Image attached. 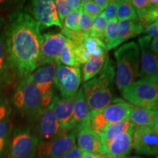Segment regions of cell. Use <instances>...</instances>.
Returning a JSON list of instances; mask_svg holds the SVG:
<instances>
[{"mask_svg": "<svg viewBox=\"0 0 158 158\" xmlns=\"http://www.w3.org/2000/svg\"><path fill=\"white\" fill-rule=\"evenodd\" d=\"M42 27L23 9L10 13L3 32L13 77L24 79L40 64Z\"/></svg>", "mask_w": 158, "mask_h": 158, "instance_id": "cell-1", "label": "cell"}, {"mask_svg": "<svg viewBox=\"0 0 158 158\" xmlns=\"http://www.w3.org/2000/svg\"><path fill=\"white\" fill-rule=\"evenodd\" d=\"M115 75L114 64L107 57L100 73L82 86L85 98L92 111H100L114 101Z\"/></svg>", "mask_w": 158, "mask_h": 158, "instance_id": "cell-2", "label": "cell"}, {"mask_svg": "<svg viewBox=\"0 0 158 158\" xmlns=\"http://www.w3.org/2000/svg\"><path fill=\"white\" fill-rule=\"evenodd\" d=\"M9 100L12 109L29 121H36L45 108L42 94L27 78L20 81Z\"/></svg>", "mask_w": 158, "mask_h": 158, "instance_id": "cell-3", "label": "cell"}, {"mask_svg": "<svg viewBox=\"0 0 158 158\" xmlns=\"http://www.w3.org/2000/svg\"><path fill=\"white\" fill-rule=\"evenodd\" d=\"M116 84L120 92L136 81L140 70V49L135 42L124 43L114 51Z\"/></svg>", "mask_w": 158, "mask_h": 158, "instance_id": "cell-4", "label": "cell"}, {"mask_svg": "<svg viewBox=\"0 0 158 158\" xmlns=\"http://www.w3.org/2000/svg\"><path fill=\"white\" fill-rule=\"evenodd\" d=\"M130 105L147 109L158 110V83L139 79L121 92Z\"/></svg>", "mask_w": 158, "mask_h": 158, "instance_id": "cell-5", "label": "cell"}, {"mask_svg": "<svg viewBox=\"0 0 158 158\" xmlns=\"http://www.w3.org/2000/svg\"><path fill=\"white\" fill-rule=\"evenodd\" d=\"M132 105L117 99L100 111H92L89 127L100 135L112 124L129 120Z\"/></svg>", "mask_w": 158, "mask_h": 158, "instance_id": "cell-6", "label": "cell"}, {"mask_svg": "<svg viewBox=\"0 0 158 158\" xmlns=\"http://www.w3.org/2000/svg\"><path fill=\"white\" fill-rule=\"evenodd\" d=\"M40 143L30 127H16L11 134L7 158H36Z\"/></svg>", "mask_w": 158, "mask_h": 158, "instance_id": "cell-7", "label": "cell"}, {"mask_svg": "<svg viewBox=\"0 0 158 158\" xmlns=\"http://www.w3.org/2000/svg\"><path fill=\"white\" fill-rule=\"evenodd\" d=\"M56 73V64H45L40 66L26 78L38 89L43 98L45 108L48 107L55 95Z\"/></svg>", "mask_w": 158, "mask_h": 158, "instance_id": "cell-8", "label": "cell"}, {"mask_svg": "<svg viewBox=\"0 0 158 158\" xmlns=\"http://www.w3.org/2000/svg\"><path fill=\"white\" fill-rule=\"evenodd\" d=\"M81 82L80 68L65 66L56 63L55 86L63 99H75Z\"/></svg>", "mask_w": 158, "mask_h": 158, "instance_id": "cell-9", "label": "cell"}, {"mask_svg": "<svg viewBox=\"0 0 158 158\" xmlns=\"http://www.w3.org/2000/svg\"><path fill=\"white\" fill-rule=\"evenodd\" d=\"M76 146V131L63 133L50 141L40 143L36 158H61Z\"/></svg>", "mask_w": 158, "mask_h": 158, "instance_id": "cell-10", "label": "cell"}, {"mask_svg": "<svg viewBox=\"0 0 158 158\" xmlns=\"http://www.w3.org/2000/svg\"><path fill=\"white\" fill-rule=\"evenodd\" d=\"M152 38L144 36L138 39L141 50V67L138 77L140 79H147L158 83V56L152 50Z\"/></svg>", "mask_w": 158, "mask_h": 158, "instance_id": "cell-11", "label": "cell"}, {"mask_svg": "<svg viewBox=\"0 0 158 158\" xmlns=\"http://www.w3.org/2000/svg\"><path fill=\"white\" fill-rule=\"evenodd\" d=\"M35 133L39 140V143L50 141L63 133H68L63 129L54 114L48 107L43 110L36 119Z\"/></svg>", "mask_w": 158, "mask_h": 158, "instance_id": "cell-12", "label": "cell"}, {"mask_svg": "<svg viewBox=\"0 0 158 158\" xmlns=\"http://www.w3.org/2000/svg\"><path fill=\"white\" fill-rule=\"evenodd\" d=\"M67 41L68 39L62 33H47L43 35L40 54V66L56 64Z\"/></svg>", "mask_w": 158, "mask_h": 158, "instance_id": "cell-13", "label": "cell"}, {"mask_svg": "<svg viewBox=\"0 0 158 158\" xmlns=\"http://www.w3.org/2000/svg\"><path fill=\"white\" fill-rule=\"evenodd\" d=\"M31 16L41 27H57L62 29L55 2L53 0H35L31 3Z\"/></svg>", "mask_w": 158, "mask_h": 158, "instance_id": "cell-14", "label": "cell"}, {"mask_svg": "<svg viewBox=\"0 0 158 158\" xmlns=\"http://www.w3.org/2000/svg\"><path fill=\"white\" fill-rule=\"evenodd\" d=\"M133 148L139 155H158V134L152 126L135 128Z\"/></svg>", "mask_w": 158, "mask_h": 158, "instance_id": "cell-15", "label": "cell"}, {"mask_svg": "<svg viewBox=\"0 0 158 158\" xmlns=\"http://www.w3.org/2000/svg\"><path fill=\"white\" fill-rule=\"evenodd\" d=\"M73 102L74 99H63L55 94L48 106L66 132L76 131L73 124Z\"/></svg>", "mask_w": 158, "mask_h": 158, "instance_id": "cell-16", "label": "cell"}, {"mask_svg": "<svg viewBox=\"0 0 158 158\" xmlns=\"http://www.w3.org/2000/svg\"><path fill=\"white\" fill-rule=\"evenodd\" d=\"M135 128L116 136L103 148L102 155L106 158L125 157L133 149V135Z\"/></svg>", "mask_w": 158, "mask_h": 158, "instance_id": "cell-17", "label": "cell"}, {"mask_svg": "<svg viewBox=\"0 0 158 158\" xmlns=\"http://www.w3.org/2000/svg\"><path fill=\"white\" fill-rule=\"evenodd\" d=\"M78 148L83 152L102 155V143L99 134L89 127L80 128L76 131Z\"/></svg>", "mask_w": 158, "mask_h": 158, "instance_id": "cell-18", "label": "cell"}, {"mask_svg": "<svg viewBox=\"0 0 158 158\" xmlns=\"http://www.w3.org/2000/svg\"><path fill=\"white\" fill-rule=\"evenodd\" d=\"M92 110L85 98L81 86L79 89L73 102V124L75 130L80 128L89 127Z\"/></svg>", "mask_w": 158, "mask_h": 158, "instance_id": "cell-19", "label": "cell"}, {"mask_svg": "<svg viewBox=\"0 0 158 158\" xmlns=\"http://www.w3.org/2000/svg\"><path fill=\"white\" fill-rule=\"evenodd\" d=\"M13 76L6 50L5 35L2 30L0 31V92H3L8 87Z\"/></svg>", "mask_w": 158, "mask_h": 158, "instance_id": "cell-20", "label": "cell"}, {"mask_svg": "<svg viewBox=\"0 0 158 158\" xmlns=\"http://www.w3.org/2000/svg\"><path fill=\"white\" fill-rule=\"evenodd\" d=\"M155 113L156 110L132 106L129 121L135 128L149 126L153 127Z\"/></svg>", "mask_w": 158, "mask_h": 158, "instance_id": "cell-21", "label": "cell"}, {"mask_svg": "<svg viewBox=\"0 0 158 158\" xmlns=\"http://www.w3.org/2000/svg\"><path fill=\"white\" fill-rule=\"evenodd\" d=\"M143 28L136 20H124L118 21V45L143 32Z\"/></svg>", "mask_w": 158, "mask_h": 158, "instance_id": "cell-22", "label": "cell"}, {"mask_svg": "<svg viewBox=\"0 0 158 158\" xmlns=\"http://www.w3.org/2000/svg\"><path fill=\"white\" fill-rule=\"evenodd\" d=\"M134 126L129 120L121 122L119 123L112 124L108 127L103 133L100 134L102 143V150L107 144L116 136L134 129Z\"/></svg>", "mask_w": 158, "mask_h": 158, "instance_id": "cell-23", "label": "cell"}, {"mask_svg": "<svg viewBox=\"0 0 158 158\" xmlns=\"http://www.w3.org/2000/svg\"><path fill=\"white\" fill-rule=\"evenodd\" d=\"M106 56H91L88 62L83 67V80L85 82L91 80L98 75L104 66L106 59Z\"/></svg>", "mask_w": 158, "mask_h": 158, "instance_id": "cell-24", "label": "cell"}, {"mask_svg": "<svg viewBox=\"0 0 158 158\" xmlns=\"http://www.w3.org/2000/svg\"><path fill=\"white\" fill-rule=\"evenodd\" d=\"M13 129L11 119L0 122V158H7Z\"/></svg>", "mask_w": 158, "mask_h": 158, "instance_id": "cell-25", "label": "cell"}, {"mask_svg": "<svg viewBox=\"0 0 158 158\" xmlns=\"http://www.w3.org/2000/svg\"><path fill=\"white\" fill-rule=\"evenodd\" d=\"M118 21L117 19L108 22L105 31L103 43L107 51L118 46Z\"/></svg>", "mask_w": 158, "mask_h": 158, "instance_id": "cell-26", "label": "cell"}, {"mask_svg": "<svg viewBox=\"0 0 158 158\" xmlns=\"http://www.w3.org/2000/svg\"><path fill=\"white\" fill-rule=\"evenodd\" d=\"M84 48L91 56H107V49L106 45L101 40L96 37L88 36L83 43Z\"/></svg>", "mask_w": 158, "mask_h": 158, "instance_id": "cell-27", "label": "cell"}, {"mask_svg": "<svg viewBox=\"0 0 158 158\" xmlns=\"http://www.w3.org/2000/svg\"><path fill=\"white\" fill-rule=\"evenodd\" d=\"M116 19L119 21L124 20H136L138 15L136 10L130 0H119L118 1Z\"/></svg>", "mask_w": 158, "mask_h": 158, "instance_id": "cell-28", "label": "cell"}, {"mask_svg": "<svg viewBox=\"0 0 158 158\" xmlns=\"http://www.w3.org/2000/svg\"><path fill=\"white\" fill-rule=\"evenodd\" d=\"M58 62L65 66L80 68L81 65L77 62L76 55H75L73 44L70 40L68 39L66 45L59 57Z\"/></svg>", "mask_w": 158, "mask_h": 158, "instance_id": "cell-29", "label": "cell"}, {"mask_svg": "<svg viewBox=\"0 0 158 158\" xmlns=\"http://www.w3.org/2000/svg\"><path fill=\"white\" fill-rule=\"evenodd\" d=\"M107 23L108 21L105 19L103 14L101 13V14L94 20L92 29H91L89 33V36L101 40L102 42H103L105 31H106Z\"/></svg>", "mask_w": 158, "mask_h": 158, "instance_id": "cell-30", "label": "cell"}, {"mask_svg": "<svg viewBox=\"0 0 158 158\" xmlns=\"http://www.w3.org/2000/svg\"><path fill=\"white\" fill-rule=\"evenodd\" d=\"M81 12L82 7L78 10L71 12L70 14L65 18L64 21H63V28L73 31H80V29H79V21H80Z\"/></svg>", "mask_w": 158, "mask_h": 158, "instance_id": "cell-31", "label": "cell"}, {"mask_svg": "<svg viewBox=\"0 0 158 158\" xmlns=\"http://www.w3.org/2000/svg\"><path fill=\"white\" fill-rule=\"evenodd\" d=\"M12 113L13 109L9 98L3 92H0V122L10 119Z\"/></svg>", "mask_w": 158, "mask_h": 158, "instance_id": "cell-32", "label": "cell"}, {"mask_svg": "<svg viewBox=\"0 0 158 158\" xmlns=\"http://www.w3.org/2000/svg\"><path fill=\"white\" fill-rule=\"evenodd\" d=\"M73 44L74 52L75 55H76L77 62L80 65L84 64L86 62H88L91 56L88 54L86 49L84 48L83 44H75L73 43Z\"/></svg>", "mask_w": 158, "mask_h": 158, "instance_id": "cell-33", "label": "cell"}, {"mask_svg": "<svg viewBox=\"0 0 158 158\" xmlns=\"http://www.w3.org/2000/svg\"><path fill=\"white\" fill-rule=\"evenodd\" d=\"M93 21L94 19L86 14V13H84L82 10L80 21H79V29H80V31L85 33V34L89 35Z\"/></svg>", "mask_w": 158, "mask_h": 158, "instance_id": "cell-34", "label": "cell"}, {"mask_svg": "<svg viewBox=\"0 0 158 158\" xmlns=\"http://www.w3.org/2000/svg\"><path fill=\"white\" fill-rule=\"evenodd\" d=\"M82 10L94 20L102 13V11L94 4V1H83Z\"/></svg>", "mask_w": 158, "mask_h": 158, "instance_id": "cell-35", "label": "cell"}, {"mask_svg": "<svg viewBox=\"0 0 158 158\" xmlns=\"http://www.w3.org/2000/svg\"><path fill=\"white\" fill-rule=\"evenodd\" d=\"M118 1L114 0V1H110L109 5L106 7V9L102 12L105 19L108 22L114 21L116 19V10H117Z\"/></svg>", "mask_w": 158, "mask_h": 158, "instance_id": "cell-36", "label": "cell"}, {"mask_svg": "<svg viewBox=\"0 0 158 158\" xmlns=\"http://www.w3.org/2000/svg\"><path fill=\"white\" fill-rule=\"evenodd\" d=\"M54 2L59 20H60V21L62 23L65 18L68 16L72 11L69 8L68 6L67 5L66 2H65V0H56Z\"/></svg>", "mask_w": 158, "mask_h": 158, "instance_id": "cell-37", "label": "cell"}, {"mask_svg": "<svg viewBox=\"0 0 158 158\" xmlns=\"http://www.w3.org/2000/svg\"><path fill=\"white\" fill-rule=\"evenodd\" d=\"M22 2L19 1H0V11L11 12V13L21 9L20 5Z\"/></svg>", "mask_w": 158, "mask_h": 158, "instance_id": "cell-38", "label": "cell"}, {"mask_svg": "<svg viewBox=\"0 0 158 158\" xmlns=\"http://www.w3.org/2000/svg\"><path fill=\"white\" fill-rule=\"evenodd\" d=\"M131 3L135 7L137 15H140L146 13L151 7V3L149 0H133Z\"/></svg>", "mask_w": 158, "mask_h": 158, "instance_id": "cell-39", "label": "cell"}, {"mask_svg": "<svg viewBox=\"0 0 158 158\" xmlns=\"http://www.w3.org/2000/svg\"><path fill=\"white\" fill-rule=\"evenodd\" d=\"M143 33L154 39H158V20L151 23L144 29Z\"/></svg>", "mask_w": 158, "mask_h": 158, "instance_id": "cell-40", "label": "cell"}, {"mask_svg": "<svg viewBox=\"0 0 158 158\" xmlns=\"http://www.w3.org/2000/svg\"><path fill=\"white\" fill-rule=\"evenodd\" d=\"M67 5L71 10V11L78 10L81 9L83 5V1L80 0H65Z\"/></svg>", "mask_w": 158, "mask_h": 158, "instance_id": "cell-41", "label": "cell"}, {"mask_svg": "<svg viewBox=\"0 0 158 158\" xmlns=\"http://www.w3.org/2000/svg\"><path fill=\"white\" fill-rule=\"evenodd\" d=\"M82 152L78 149V147L76 146L73 149H72L70 152L65 154L61 158H81Z\"/></svg>", "mask_w": 158, "mask_h": 158, "instance_id": "cell-42", "label": "cell"}, {"mask_svg": "<svg viewBox=\"0 0 158 158\" xmlns=\"http://www.w3.org/2000/svg\"><path fill=\"white\" fill-rule=\"evenodd\" d=\"M94 2L102 12L106 9L109 5L110 0H94Z\"/></svg>", "mask_w": 158, "mask_h": 158, "instance_id": "cell-43", "label": "cell"}, {"mask_svg": "<svg viewBox=\"0 0 158 158\" xmlns=\"http://www.w3.org/2000/svg\"><path fill=\"white\" fill-rule=\"evenodd\" d=\"M150 47H151L152 50L158 56V39L152 40Z\"/></svg>", "mask_w": 158, "mask_h": 158, "instance_id": "cell-44", "label": "cell"}, {"mask_svg": "<svg viewBox=\"0 0 158 158\" xmlns=\"http://www.w3.org/2000/svg\"><path fill=\"white\" fill-rule=\"evenodd\" d=\"M81 158H100V155L89 152H82Z\"/></svg>", "mask_w": 158, "mask_h": 158, "instance_id": "cell-45", "label": "cell"}, {"mask_svg": "<svg viewBox=\"0 0 158 158\" xmlns=\"http://www.w3.org/2000/svg\"><path fill=\"white\" fill-rule=\"evenodd\" d=\"M153 127L158 134V110H156L155 120H154V124H153Z\"/></svg>", "mask_w": 158, "mask_h": 158, "instance_id": "cell-46", "label": "cell"}, {"mask_svg": "<svg viewBox=\"0 0 158 158\" xmlns=\"http://www.w3.org/2000/svg\"><path fill=\"white\" fill-rule=\"evenodd\" d=\"M6 21L5 19H4V17L0 14V31H2L4 27H5Z\"/></svg>", "mask_w": 158, "mask_h": 158, "instance_id": "cell-47", "label": "cell"}, {"mask_svg": "<svg viewBox=\"0 0 158 158\" xmlns=\"http://www.w3.org/2000/svg\"><path fill=\"white\" fill-rule=\"evenodd\" d=\"M130 158H141V157H130Z\"/></svg>", "mask_w": 158, "mask_h": 158, "instance_id": "cell-48", "label": "cell"}, {"mask_svg": "<svg viewBox=\"0 0 158 158\" xmlns=\"http://www.w3.org/2000/svg\"><path fill=\"white\" fill-rule=\"evenodd\" d=\"M100 158H106V157H104L103 156H100Z\"/></svg>", "mask_w": 158, "mask_h": 158, "instance_id": "cell-49", "label": "cell"}, {"mask_svg": "<svg viewBox=\"0 0 158 158\" xmlns=\"http://www.w3.org/2000/svg\"><path fill=\"white\" fill-rule=\"evenodd\" d=\"M155 158H158V155H157V157H156Z\"/></svg>", "mask_w": 158, "mask_h": 158, "instance_id": "cell-50", "label": "cell"}, {"mask_svg": "<svg viewBox=\"0 0 158 158\" xmlns=\"http://www.w3.org/2000/svg\"><path fill=\"white\" fill-rule=\"evenodd\" d=\"M120 158H125V157H120Z\"/></svg>", "mask_w": 158, "mask_h": 158, "instance_id": "cell-51", "label": "cell"}, {"mask_svg": "<svg viewBox=\"0 0 158 158\" xmlns=\"http://www.w3.org/2000/svg\"><path fill=\"white\" fill-rule=\"evenodd\" d=\"M157 20H158V19H157Z\"/></svg>", "mask_w": 158, "mask_h": 158, "instance_id": "cell-52", "label": "cell"}]
</instances>
